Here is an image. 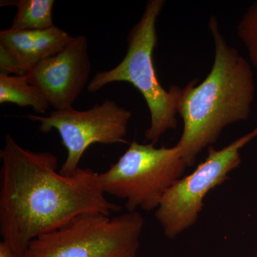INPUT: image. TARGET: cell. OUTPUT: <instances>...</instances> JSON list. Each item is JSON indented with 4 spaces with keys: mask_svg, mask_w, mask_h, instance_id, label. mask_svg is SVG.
Listing matches in <instances>:
<instances>
[{
    "mask_svg": "<svg viewBox=\"0 0 257 257\" xmlns=\"http://www.w3.org/2000/svg\"><path fill=\"white\" fill-rule=\"evenodd\" d=\"M0 159V234L17 257L33 240L79 216L120 210L106 199L99 174L92 169L62 175L54 154L24 148L10 134Z\"/></svg>",
    "mask_w": 257,
    "mask_h": 257,
    "instance_id": "cell-1",
    "label": "cell"
},
{
    "mask_svg": "<svg viewBox=\"0 0 257 257\" xmlns=\"http://www.w3.org/2000/svg\"><path fill=\"white\" fill-rule=\"evenodd\" d=\"M208 26L214 45L212 67L202 83L196 86L194 79L184 87L179 106L184 127L176 146L187 167L226 126L247 119L254 99L251 64L226 42L216 16L209 18Z\"/></svg>",
    "mask_w": 257,
    "mask_h": 257,
    "instance_id": "cell-2",
    "label": "cell"
},
{
    "mask_svg": "<svg viewBox=\"0 0 257 257\" xmlns=\"http://www.w3.org/2000/svg\"><path fill=\"white\" fill-rule=\"evenodd\" d=\"M165 0L147 2L143 14L128 32L127 50L123 60L109 70L97 72L89 81L87 90L96 92L107 84L127 82L143 96L150 114V125L145 139L156 145L168 130L177 128V115L184 88L161 86L154 64L153 52L157 44L156 25Z\"/></svg>",
    "mask_w": 257,
    "mask_h": 257,
    "instance_id": "cell-3",
    "label": "cell"
},
{
    "mask_svg": "<svg viewBox=\"0 0 257 257\" xmlns=\"http://www.w3.org/2000/svg\"><path fill=\"white\" fill-rule=\"evenodd\" d=\"M144 224L138 211L83 214L33 240L21 257H137Z\"/></svg>",
    "mask_w": 257,
    "mask_h": 257,
    "instance_id": "cell-4",
    "label": "cell"
},
{
    "mask_svg": "<svg viewBox=\"0 0 257 257\" xmlns=\"http://www.w3.org/2000/svg\"><path fill=\"white\" fill-rule=\"evenodd\" d=\"M187 164L178 147L133 141L99 179L105 194L125 201L128 212L157 209L167 191L182 178Z\"/></svg>",
    "mask_w": 257,
    "mask_h": 257,
    "instance_id": "cell-5",
    "label": "cell"
},
{
    "mask_svg": "<svg viewBox=\"0 0 257 257\" xmlns=\"http://www.w3.org/2000/svg\"><path fill=\"white\" fill-rule=\"evenodd\" d=\"M256 137L257 126L221 150L208 147L205 160L167 191L155 211L167 237L175 239L197 222L204 198L211 189L224 183L230 172L239 167L241 162L240 150Z\"/></svg>",
    "mask_w": 257,
    "mask_h": 257,
    "instance_id": "cell-6",
    "label": "cell"
},
{
    "mask_svg": "<svg viewBox=\"0 0 257 257\" xmlns=\"http://www.w3.org/2000/svg\"><path fill=\"white\" fill-rule=\"evenodd\" d=\"M131 111L112 99H104L87 110L73 107L54 111L49 116L29 114L27 118L40 122V130L47 133L57 130L67 150V158L61 167L62 175L72 176L86 150L94 144L114 145L127 143L126 140Z\"/></svg>",
    "mask_w": 257,
    "mask_h": 257,
    "instance_id": "cell-7",
    "label": "cell"
},
{
    "mask_svg": "<svg viewBox=\"0 0 257 257\" xmlns=\"http://www.w3.org/2000/svg\"><path fill=\"white\" fill-rule=\"evenodd\" d=\"M92 64L84 35L72 37L63 50L42 61L26 74L55 111L73 107L88 85Z\"/></svg>",
    "mask_w": 257,
    "mask_h": 257,
    "instance_id": "cell-8",
    "label": "cell"
},
{
    "mask_svg": "<svg viewBox=\"0 0 257 257\" xmlns=\"http://www.w3.org/2000/svg\"><path fill=\"white\" fill-rule=\"evenodd\" d=\"M72 38L56 26L42 30H2L0 74L26 75L42 61L63 50Z\"/></svg>",
    "mask_w": 257,
    "mask_h": 257,
    "instance_id": "cell-9",
    "label": "cell"
},
{
    "mask_svg": "<svg viewBox=\"0 0 257 257\" xmlns=\"http://www.w3.org/2000/svg\"><path fill=\"white\" fill-rule=\"evenodd\" d=\"M7 103L31 107L40 114H45L51 107L45 94L26 75L0 74V104Z\"/></svg>",
    "mask_w": 257,
    "mask_h": 257,
    "instance_id": "cell-10",
    "label": "cell"
},
{
    "mask_svg": "<svg viewBox=\"0 0 257 257\" xmlns=\"http://www.w3.org/2000/svg\"><path fill=\"white\" fill-rule=\"evenodd\" d=\"M55 3L54 0H2L0 7L18 9L10 30H42L55 27L52 16Z\"/></svg>",
    "mask_w": 257,
    "mask_h": 257,
    "instance_id": "cell-11",
    "label": "cell"
},
{
    "mask_svg": "<svg viewBox=\"0 0 257 257\" xmlns=\"http://www.w3.org/2000/svg\"><path fill=\"white\" fill-rule=\"evenodd\" d=\"M237 35L246 48L250 63L257 69V1L241 17L237 25Z\"/></svg>",
    "mask_w": 257,
    "mask_h": 257,
    "instance_id": "cell-12",
    "label": "cell"
},
{
    "mask_svg": "<svg viewBox=\"0 0 257 257\" xmlns=\"http://www.w3.org/2000/svg\"><path fill=\"white\" fill-rule=\"evenodd\" d=\"M0 257H17L16 255L11 248L5 243L2 241L0 243Z\"/></svg>",
    "mask_w": 257,
    "mask_h": 257,
    "instance_id": "cell-13",
    "label": "cell"
},
{
    "mask_svg": "<svg viewBox=\"0 0 257 257\" xmlns=\"http://www.w3.org/2000/svg\"><path fill=\"white\" fill-rule=\"evenodd\" d=\"M255 257H257V251H256V256Z\"/></svg>",
    "mask_w": 257,
    "mask_h": 257,
    "instance_id": "cell-14",
    "label": "cell"
}]
</instances>
